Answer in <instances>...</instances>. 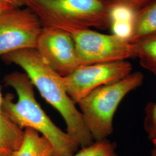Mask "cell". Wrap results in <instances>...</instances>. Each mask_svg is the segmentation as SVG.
I'll return each mask as SVG.
<instances>
[{
	"label": "cell",
	"mask_w": 156,
	"mask_h": 156,
	"mask_svg": "<svg viewBox=\"0 0 156 156\" xmlns=\"http://www.w3.org/2000/svg\"><path fill=\"white\" fill-rule=\"evenodd\" d=\"M4 62L22 68L42 97L63 117L67 132L81 148L94 140L90 133L81 112L67 94L62 76L55 71L35 49L16 50L1 56Z\"/></svg>",
	"instance_id": "obj_1"
},
{
	"label": "cell",
	"mask_w": 156,
	"mask_h": 156,
	"mask_svg": "<svg viewBox=\"0 0 156 156\" xmlns=\"http://www.w3.org/2000/svg\"><path fill=\"white\" fill-rule=\"evenodd\" d=\"M4 81L18 96L17 102L11 93L3 97L1 110L5 116L20 128L33 129L45 137L53 146V156H72L77 152L80 147L78 142L58 128L36 100L33 84L26 73H8Z\"/></svg>",
	"instance_id": "obj_2"
},
{
	"label": "cell",
	"mask_w": 156,
	"mask_h": 156,
	"mask_svg": "<svg viewBox=\"0 0 156 156\" xmlns=\"http://www.w3.org/2000/svg\"><path fill=\"white\" fill-rule=\"evenodd\" d=\"M44 27L69 31L110 26L109 6L101 0H23Z\"/></svg>",
	"instance_id": "obj_3"
},
{
	"label": "cell",
	"mask_w": 156,
	"mask_h": 156,
	"mask_svg": "<svg viewBox=\"0 0 156 156\" xmlns=\"http://www.w3.org/2000/svg\"><path fill=\"white\" fill-rule=\"evenodd\" d=\"M144 80L140 72H132L117 82L93 90L76 104L94 141L107 139L112 134L118 106L127 95L142 84Z\"/></svg>",
	"instance_id": "obj_4"
},
{
	"label": "cell",
	"mask_w": 156,
	"mask_h": 156,
	"mask_svg": "<svg viewBox=\"0 0 156 156\" xmlns=\"http://www.w3.org/2000/svg\"><path fill=\"white\" fill-rule=\"evenodd\" d=\"M73 37L80 66L126 61L136 58L133 43L90 28L67 31Z\"/></svg>",
	"instance_id": "obj_5"
},
{
	"label": "cell",
	"mask_w": 156,
	"mask_h": 156,
	"mask_svg": "<svg viewBox=\"0 0 156 156\" xmlns=\"http://www.w3.org/2000/svg\"><path fill=\"white\" fill-rule=\"evenodd\" d=\"M44 26L26 6L0 13V57L16 50L35 49Z\"/></svg>",
	"instance_id": "obj_6"
},
{
	"label": "cell",
	"mask_w": 156,
	"mask_h": 156,
	"mask_svg": "<svg viewBox=\"0 0 156 156\" xmlns=\"http://www.w3.org/2000/svg\"><path fill=\"white\" fill-rule=\"evenodd\" d=\"M132 72V64L128 60L80 66L62 77V82L67 94L77 104L93 90L117 82Z\"/></svg>",
	"instance_id": "obj_7"
},
{
	"label": "cell",
	"mask_w": 156,
	"mask_h": 156,
	"mask_svg": "<svg viewBox=\"0 0 156 156\" xmlns=\"http://www.w3.org/2000/svg\"><path fill=\"white\" fill-rule=\"evenodd\" d=\"M35 49L62 77L70 75L80 66L73 37L64 30L44 27Z\"/></svg>",
	"instance_id": "obj_8"
},
{
	"label": "cell",
	"mask_w": 156,
	"mask_h": 156,
	"mask_svg": "<svg viewBox=\"0 0 156 156\" xmlns=\"http://www.w3.org/2000/svg\"><path fill=\"white\" fill-rule=\"evenodd\" d=\"M53 148L50 142L38 131L26 128L20 148L11 156H53Z\"/></svg>",
	"instance_id": "obj_9"
},
{
	"label": "cell",
	"mask_w": 156,
	"mask_h": 156,
	"mask_svg": "<svg viewBox=\"0 0 156 156\" xmlns=\"http://www.w3.org/2000/svg\"><path fill=\"white\" fill-rule=\"evenodd\" d=\"M156 34V1L136 12L133 34L129 40L135 43Z\"/></svg>",
	"instance_id": "obj_10"
},
{
	"label": "cell",
	"mask_w": 156,
	"mask_h": 156,
	"mask_svg": "<svg viewBox=\"0 0 156 156\" xmlns=\"http://www.w3.org/2000/svg\"><path fill=\"white\" fill-rule=\"evenodd\" d=\"M24 131L0 112V149L11 153L17 151L22 144Z\"/></svg>",
	"instance_id": "obj_11"
},
{
	"label": "cell",
	"mask_w": 156,
	"mask_h": 156,
	"mask_svg": "<svg viewBox=\"0 0 156 156\" xmlns=\"http://www.w3.org/2000/svg\"><path fill=\"white\" fill-rule=\"evenodd\" d=\"M133 44L141 66L153 73L156 72V34Z\"/></svg>",
	"instance_id": "obj_12"
},
{
	"label": "cell",
	"mask_w": 156,
	"mask_h": 156,
	"mask_svg": "<svg viewBox=\"0 0 156 156\" xmlns=\"http://www.w3.org/2000/svg\"><path fill=\"white\" fill-rule=\"evenodd\" d=\"M72 156H119L115 145L105 140L94 141L92 144L81 148Z\"/></svg>",
	"instance_id": "obj_13"
},
{
	"label": "cell",
	"mask_w": 156,
	"mask_h": 156,
	"mask_svg": "<svg viewBox=\"0 0 156 156\" xmlns=\"http://www.w3.org/2000/svg\"><path fill=\"white\" fill-rule=\"evenodd\" d=\"M110 24L112 22H129L134 23L136 12L124 5L108 6Z\"/></svg>",
	"instance_id": "obj_14"
},
{
	"label": "cell",
	"mask_w": 156,
	"mask_h": 156,
	"mask_svg": "<svg viewBox=\"0 0 156 156\" xmlns=\"http://www.w3.org/2000/svg\"><path fill=\"white\" fill-rule=\"evenodd\" d=\"M153 74L156 76V72ZM145 129L149 140H156V102L151 103L146 108Z\"/></svg>",
	"instance_id": "obj_15"
},
{
	"label": "cell",
	"mask_w": 156,
	"mask_h": 156,
	"mask_svg": "<svg viewBox=\"0 0 156 156\" xmlns=\"http://www.w3.org/2000/svg\"><path fill=\"white\" fill-rule=\"evenodd\" d=\"M133 23L112 22L110 24L112 34L120 39L129 42L133 31Z\"/></svg>",
	"instance_id": "obj_16"
},
{
	"label": "cell",
	"mask_w": 156,
	"mask_h": 156,
	"mask_svg": "<svg viewBox=\"0 0 156 156\" xmlns=\"http://www.w3.org/2000/svg\"><path fill=\"white\" fill-rule=\"evenodd\" d=\"M155 1L156 0H106L105 2L108 6H126L134 11L137 12Z\"/></svg>",
	"instance_id": "obj_17"
},
{
	"label": "cell",
	"mask_w": 156,
	"mask_h": 156,
	"mask_svg": "<svg viewBox=\"0 0 156 156\" xmlns=\"http://www.w3.org/2000/svg\"><path fill=\"white\" fill-rule=\"evenodd\" d=\"M0 3L14 8L25 6L23 0H0Z\"/></svg>",
	"instance_id": "obj_18"
},
{
	"label": "cell",
	"mask_w": 156,
	"mask_h": 156,
	"mask_svg": "<svg viewBox=\"0 0 156 156\" xmlns=\"http://www.w3.org/2000/svg\"><path fill=\"white\" fill-rule=\"evenodd\" d=\"M11 8H14V7H11L10 6L7 5L5 4H3L0 3V13L5 11L6 10H7L8 9H10Z\"/></svg>",
	"instance_id": "obj_19"
},
{
	"label": "cell",
	"mask_w": 156,
	"mask_h": 156,
	"mask_svg": "<svg viewBox=\"0 0 156 156\" xmlns=\"http://www.w3.org/2000/svg\"><path fill=\"white\" fill-rule=\"evenodd\" d=\"M12 153L0 149V156H11Z\"/></svg>",
	"instance_id": "obj_20"
},
{
	"label": "cell",
	"mask_w": 156,
	"mask_h": 156,
	"mask_svg": "<svg viewBox=\"0 0 156 156\" xmlns=\"http://www.w3.org/2000/svg\"><path fill=\"white\" fill-rule=\"evenodd\" d=\"M2 100H3V97L1 94V92L0 90V112H2L1 110V107H2Z\"/></svg>",
	"instance_id": "obj_21"
},
{
	"label": "cell",
	"mask_w": 156,
	"mask_h": 156,
	"mask_svg": "<svg viewBox=\"0 0 156 156\" xmlns=\"http://www.w3.org/2000/svg\"><path fill=\"white\" fill-rule=\"evenodd\" d=\"M151 156H156V146H154V148L151 151Z\"/></svg>",
	"instance_id": "obj_22"
},
{
	"label": "cell",
	"mask_w": 156,
	"mask_h": 156,
	"mask_svg": "<svg viewBox=\"0 0 156 156\" xmlns=\"http://www.w3.org/2000/svg\"><path fill=\"white\" fill-rule=\"evenodd\" d=\"M152 142H153V145L154 146H156V140H153V141H151Z\"/></svg>",
	"instance_id": "obj_23"
},
{
	"label": "cell",
	"mask_w": 156,
	"mask_h": 156,
	"mask_svg": "<svg viewBox=\"0 0 156 156\" xmlns=\"http://www.w3.org/2000/svg\"><path fill=\"white\" fill-rule=\"evenodd\" d=\"M101 1H105L106 0H101Z\"/></svg>",
	"instance_id": "obj_24"
}]
</instances>
